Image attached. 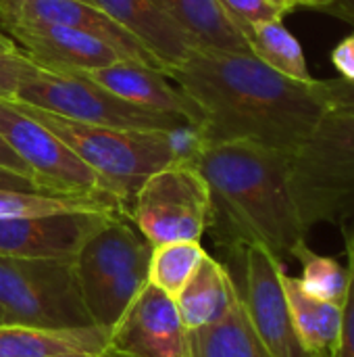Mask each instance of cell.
Masks as SVG:
<instances>
[{"mask_svg":"<svg viewBox=\"0 0 354 357\" xmlns=\"http://www.w3.org/2000/svg\"><path fill=\"white\" fill-rule=\"evenodd\" d=\"M167 77L198 107L200 144L250 140L292 155L328 113L321 79H290L252 52L194 50Z\"/></svg>","mask_w":354,"mask_h":357,"instance_id":"cell-1","label":"cell"},{"mask_svg":"<svg viewBox=\"0 0 354 357\" xmlns=\"http://www.w3.org/2000/svg\"><path fill=\"white\" fill-rule=\"evenodd\" d=\"M190 161L211 188V226L219 230L223 245L238 251L257 245L284 261L307 243L288 153L232 140L198 144Z\"/></svg>","mask_w":354,"mask_h":357,"instance_id":"cell-2","label":"cell"},{"mask_svg":"<svg viewBox=\"0 0 354 357\" xmlns=\"http://www.w3.org/2000/svg\"><path fill=\"white\" fill-rule=\"evenodd\" d=\"M10 102L40 121L92 167L102 178L108 192L121 203L125 215L129 213L134 195L148 176L175 161L192 159L200 144L196 128L182 132L117 130L61 117L21 100Z\"/></svg>","mask_w":354,"mask_h":357,"instance_id":"cell-3","label":"cell"},{"mask_svg":"<svg viewBox=\"0 0 354 357\" xmlns=\"http://www.w3.org/2000/svg\"><path fill=\"white\" fill-rule=\"evenodd\" d=\"M294 199L307 230L334 224L354 232V113H325L290 155Z\"/></svg>","mask_w":354,"mask_h":357,"instance_id":"cell-4","label":"cell"},{"mask_svg":"<svg viewBox=\"0 0 354 357\" xmlns=\"http://www.w3.org/2000/svg\"><path fill=\"white\" fill-rule=\"evenodd\" d=\"M125 218L108 215L73 257L83 305L94 326L106 333L148 284L152 245Z\"/></svg>","mask_w":354,"mask_h":357,"instance_id":"cell-5","label":"cell"},{"mask_svg":"<svg viewBox=\"0 0 354 357\" xmlns=\"http://www.w3.org/2000/svg\"><path fill=\"white\" fill-rule=\"evenodd\" d=\"M0 310L6 324L73 331L92 328L73 259H19L0 255Z\"/></svg>","mask_w":354,"mask_h":357,"instance_id":"cell-6","label":"cell"},{"mask_svg":"<svg viewBox=\"0 0 354 357\" xmlns=\"http://www.w3.org/2000/svg\"><path fill=\"white\" fill-rule=\"evenodd\" d=\"M127 218L154 247L198 241L213 224L211 188L190 159L175 161L144 180Z\"/></svg>","mask_w":354,"mask_h":357,"instance_id":"cell-7","label":"cell"},{"mask_svg":"<svg viewBox=\"0 0 354 357\" xmlns=\"http://www.w3.org/2000/svg\"><path fill=\"white\" fill-rule=\"evenodd\" d=\"M15 100L83 123L140 132H182L194 126L182 117L150 111L123 100L111 90L77 73H52L40 69L15 96Z\"/></svg>","mask_w":354,"mask_h":357,"instance_id":"cell-8","label":"cell"},{"mask_svg":"<svg viewBox=\"0 0 354 357\" xmlns=\"http://www.w3.org/2000/svg\"><path fill=\"white\" fill-rule=\"evenodd\" d=\"M0 136L27 165L44 192L71 197H111L102 178L63 140L10 100L0 98Z\"/></svg>","mask_w":354,"mask_h":357,"instance_id":"cell-9","label":"cell"},{"mask_svg":"<svg viewBox=\"0 0 354 357\" xmlns=\"http://www.w3.org/2000/svg\"><path fill=\"white\" fill-rule=\"evenodd\" d=\"M244 289L240 291L250 326L271 357H311L300 345L282 284L284 261L267 249L250 245L240 251Z\"/></svg>","mask_w":354,"mask_h":357,"instance_id":"cell-10","label":"cell"},{"mask_svg":"<svg viewBox=\"0 0 354 357\" xmlns=\"http://www.w3.org/2000/svg\"><path fill=\"white\" fill-rule=\"evenodd\" d=\"M106 347L127 357H190V331L175 299L148 282L111 328Z\"/></svg>","mask_w":354,"mask_h":357,"instance_id":"cell-11","label":"cell"},{"mask_svg":"<svg viewBox=\"0 0 354 357\" xmlns=\"http://www.w3.org/2000/svg\"><path fill=\"white\" fill-rule=\"evenodd\" d=\"M4 33L15 42L17 50L31 59L40 69L52 73H79L111 67L127 61L108 42L65 25L40 21H0Z\"/></svg>","mask_w":354,"mask_h":357,"instance_id":"cell-12","label":"cell"},{"mask_svg":"<svg viewBox=\"0 0 354 357\" xmlns=\"http://www.w3.org/2000/svg\"><path fill=\"white\" fill-rule=\"evenodd\" d=\"M113 213L69 211L0 220V255L19 259H73L81 243Z\"/></svg>","mask_w":354,"mask_h":357,"instance_id":"cell-13","label":"cell"},{"mask_svg":"<svg viewBox=\"0 0 354 357\" xmlns=\"http://www.w3.org/2000/svg\"><path fill=\"white\" fill-rule=\"evenodd\" d=\"M0 21H40L75 27L108 42L127 61L161 71L148 50L100 8L81 0H0Z\"/></svg>","mask_w":354,"mask_h":357,"instance_id":"cell-14","label":"cell"},{"mask_svg":"<svg viewBox=\"0 0 354 357\" xmlns=\"http://www.w3.org/2000/svg\"><path fill=\"white\" fill-rule=\"evenodd\" d=\"M94 6L136 38L165 75L196 50L194 42L154 0H94Z\"/></svg>","mask_w":354,"mask_h":357,"instance_id":"cell-15","label":"cell"},{"mask_svg":"<svg viewBox=\"0 0 354 357\" xmlns=\"http://www.w3.org/2000/svg\"><path fill=\"white\" fill-rule=\"evenodd\" d=\"M77 75H83L98 86L111 90L113 94L121 96L123 100L171 115L186 117L196 130L200 128L202 115L198 107L179 90L169 86L167 75L163 71H156L152 67H144L131 61H119L111 67L92 69V71H79Z\"/></svg>","mask_w":354,"mask_h":357,"instance_id":"cell-16","label":"cell"},{"mask_svg":"<svg viewBox=\"0 0 354 357\" xmlns=\"http://www.w3.org/2000/svg\"><path fill=\"white\" fill-rule=\"evenodd\" d=\"M238 299L240 289L230 270L207 253L192 278L177 293L175 305L184 326L192 333L221 322L234 310Z\"/></svg>","mask_w":354,"mask_h":357,"instance_id":"cell-17","label":"cell"},{"mask_svg":"<svg viewBox=\"0 0 354 357\" xmlns=\"http://www.w3.org/2000/svg\"><path fill=\"white\" fill-rule=\"evenodd\" d=\"M294 333L309 356H338L344 307L309 295L296 276L282 272Z\"/></svg>","mask_w":354,"mask_h":357,"instance_id":"cell-18","label":"cell"},{"mask_svg":"<svg viewBox=\"0 0 354 357\" xmlns=\"http://www.w3.org/2000/svg\"><path fill=\"white\" fill-rule=\"evenodd\" d=\"M108 345L104 328L44 331L17 324H0V357H58L73 354L98 356Z\"/></svg>","mask_w":354,"mask_h":357,"instance_id":"cell-19","label":"cell"},{"mask_svg":"<svg viewBox=\"0 0 354 357\" xmlns=\"http://www.w3.org/2000/svg\"><path fill=\"white\" fill-rule=\"evenodd\" d=\"M194 42L196 50L250 52L219 0H154Z\"/></svg>","mask_w":354,"mask_h":357,"instance_id":"cell-20","label":"cell"},{"mask_svg":"<svg viewBox=\"0 0 354 357\" xmlns=\"http://www.w3.org/2000/svg\"><path fill=\"white\" fill-rule=\"evenodd\" d=\"M190 357H271L255 335L242 297L217 324L190 333Z\"/></svg>","mask_w":354,"mask_h":357,"instance_id":"cell-21","label":"cell"},{"mask_svg":"<svg viewBox=\"0 0 354 357\" xmlns=\"http://www.w3.org/2000/svg\"><path fill=\"white\" fill-rule=\"evenodd\" d=\"M248 50L263 61L267 67L277 73L296 79V82H313V73L309 71L305 52L300 42L290 33L284 21H267L259 23L244 31Z\"/></svg>","mask_w":354,"mask_h":357,"instance_id":"cell-22","label":"cell"},{"mask_svg":"<svg viewBox=\"0 0 354 357\" xmlns=\"http://www.w3.org/2000/svg\"><path fill=\"white\" fill-rule=\"evenodd\" d=\"M69 211H108L123 213L117 199L111 197H71L25 190H0V220L4 218H31Z\"/></svg>","mask_w":354,"mask_h":357,"instance_id":"cell-23","label":"cell"},{"mask_svg":"<svg viewBox=\"0 0 354 357\" xmlns=\"http://www.w3.org/2000/svg\"><path fill=\"white\" fill-rule=\"evenodd\" d=\"M204 255L207 251L198 241L154 245L148 266V282L175 299L177 293L192 278Z\"/></svg>","mask_w":354,"mask_h":357,"instance_id":"cell-24","label":"cell"},{"mask_svg":"<svg viewBox=\"0 0 354 357\" xmlns=\"http://www.w3.org/2000/svg\"><path fill=\"white\" fill-rule=\"evenodd\" d=\"M292 257L298 259L303 266V274L298 280H300V287L309 295L321 301H330L340 307L346 305L348 291L353 284L348 266H342L334 257L315 253L307 243L298 245Z\"/></svg>","mask_w":354,"mask_h":357,"instance_id":"cell-25","label":"cell"},{"mask_svg":"<svg viewBox=\"0 0 354 357\" xmlns=\"http://www.w3.org/2000/svg\"><path fill=\"white\" fill-rule=\"evenodd\" d=\"M227 17L234 25L242 31L267 23V21H282L292 8L286 6L282 0H219Z\"/></svg>","mask_w":354,"mask_h":357,"instance_id":"cell-26","label":"cell"},{"mask_svg":"<svg viewBox=\"0 0 354 357\" xmlns=\"http://www.w3.org/2000/svg\"><path fill=\"white\" fill-rule=\"evenodd\" d=\"M38 73L40 67L19 50L0 52V98L15 100L17 92Z\"/></svg>","mask_w":354,"mask_h":357,"instance_id":"cell-27","label":"cell"},{"mask_svg":"<svg viewBox=\"0 0 354 357\" xmlns=\"http://www.w3.org/2000/svg\"><path fill=\"white\" fill-rule=\"evenodd\" d=\"M328 113H354V82L342 77L321 79Z\"/></svg>","mask_w":354,"mask_h":357,"instance_id":"cell-28","label":"cell"},{"mask_svg":"<svg viewBox=\"0 0 354 357\" xmlns=\"http://www.w3.org/2000/svg\"><path fill=\"white\" fill-rule=\"evenodd\" d=\"M332 63H334L336 71L340 73L338 77H342L346 82H354V31L334 46Z\"/></svg>","mask_w":354,"mask_h":357,"instance_id":"cell-29","label":"cell"},{"mask_svg":"<svg viewBox=\"0 0 354 357\" xmlns=\"http://www.w3.org/2000/svg\"><path fill=\"white\" fill-rule=\"evenodd\" d=\"M336 357H354V282L348 291V299L344 305L342 316V335H340V347Z\"/></svg>","mask_w":354,"mask_h":357,"instance_id":"cell-30","label":"cell"},{"mask_svg":"<svg viewBox=\"0 0 354 357\" xmlns=\"http://www.w3.org/2000/svg\"><path fill=\"white\" fill-rule=\"evenodd\" d=\"M0 190H25V192H44L31 178L0 167ZM50 195V192H48Z\"/></svg>","mask_w":354,"mask_h":357,"instance_id":"cell-31","label":"cell"},{"mask_svg":"<svg viewBox=\"0 0 354 357\" xmlns=\"http://www.w3.org/2000/svg\"><path fill=\"white\" fill-rule=\"evenodd\" d=\"M0 167H6V169H10V172H17V174H21V176H27V178H31L33 180V176H31V172L27 169V165L19 159V155L4 142V138L0 136ZM35 182V180H33ZM38 184V182H35Z\"/></svg>","mask_w":354,"mask_h":357,"instance_id":"cell-32","label":"cell"},{"mask_svg":"<svg viewBox=\"0 0 354 357\" xmlns=\"http://www.w3.org/2000/svg\"><path fill=\"white\" fill-rule=\"evenodd\" d=\"M328 13L346 23H354V0H334Z\"/></svg>","mask_w":354,"mask_h":357,"instance_id":"cell-33","label":"cell"},{"mask_svg":"<svg viewBox=\"0 0 354 357\" xmlns=\"http://www.w3.org/2000/svg\"><path fill=\"white\" fill-rule=\"evenodd\" d=\"M286 6H290L292 10L296 8H313V10H330V6L334 4V0H282Z\"/></svg>","mask_w":354,"mask_h":357,"instance_id":"cell-34","label":"cell"},{"mask_svg":"<svg viewBox=\"0 0 354 357\" xmlns=\"http://www.w3.org/2000/svg\"><path fill=\"white\" fill-rule=\"evenodd\" d=\"M344 236V247H346V257H348V270L354 282V232H342Z\"/></svg>","mask_w":354,"mask_h":357,"instance_id":"cell-35","label":"cell"},{"mask_svg":"<svg viewBox=\"0 0 354 357\" xmlns=\"http://www.w3.org/2000/svg\"><path fill=\"white\" fill-rule=\"evenodd\" d=\"M15 50H17L15 42L6 33H2V29H0V52H15Z\"/></svg>","mask_w":354,"mask_h":357,"instance_id":"cell-36","label":"cell"},{"mask_svg":"<svg viewBox=\"0 0 354 357\" xmlns=\"http://www.w3.org/2000/svg\"><path fill=\"white\" fill-rule=\"evenodd\" d=\"M100 357H127V356H121V354H115V351H111L108 347L100 354Z\"/></svg>","mask_w":354,"mask_h":357,"instance_id":"cell-37","label":"cell"},{"mask_svg":"<svg viewBox=\"0 0 354 357\" xmlns=\"http://www.w3.org/2000/svg\"><path fill=\"white\" fill-rule=\"evenodd\" d=\"M58 357H100V354H98V356H88V354H73V356H58Z\"/></svg>","mask_w":354,"mask_h":357,"instance_id":"cell-38","label":"cell"},{"mask_svg":"<svg viewBox=\"0 0 354 357\" xmlns=\"http://www.w3.org/2000/svg\"><path fill=\"white\" fill-rule=\"evenodd\" d=\"M0 324H6V322H4V314H2V310H0Z\"/></svg>","mask_w":354,"mask_h":357,"instance_id":"cell-39","label":"cell"},{"mask_svg":"<svg viewBox=\"0 0 354 357\" xmlns=\"http://www.w3.org/2000/svg\"><path fill=\"white\" fill-rule=\"evenodd\" d=\"M81 2H86V4H92V6H94V0H81Z\"/></svg>","mask_w":354,"mask_h":357,"instance_id":"cell-40","label":"cell"},{"mask_svg":"<svg viewBox=\"0 0 354 357\" xmlns=\"http://www.w3.org/2000/svg\"><path fill=\"white\" fill-rule=\"evenodd\" d=\"M311 357H330V356H311Z\"/></svg>","mask_w":354,"mask_h":357,"instance_id":"cell-41","label":"cell"}]
</instances>
